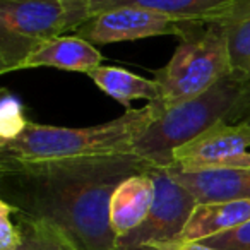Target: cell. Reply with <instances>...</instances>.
<instances>
[{
	"label": "cell",
	"mask_w": 250,
	"mask_h": 250,
	"mask_svg": "<svg viewBox=\"0 0 250 250\" xmlns=\"http://www.w3.org/2000/svg\"><path fill=\"white\" fill-rule=\"evenodd\" d=\"M158 115L156 108L147 103L141 110H127L122 117L106 124L83 129L22 120L18 129L2 136L0 160L38 163L132 153L136 143Z\"/></svg>",
	"instance_id": "cell-2"
},
{
	"label": "cell",
	"mask_w": 250,
	"mask_h": 250,
	"mask_svg": "<svg viewBox=\"0 0 250 250\" xmlns=\"http://www.w3.org/2000/svg\"><path fill=\"white\" fill-rule=\"evenodd\" d=\"M16 208L0 199V250H18L22 243V228Z\"/></svg>",
	"instance_id": "cell-17"
},
{
	"label": "cell",
	"mask_w": 250,
	"mask_h": 250,
	"mask_svg": "<svg viewBox=\"0 0 250 250\" xmlns=\"http://www.w3.org/2000/svg\"><path fill=\"white\" fill-rule=\"evenodd\" d=\"M22 228V243L18 250H81L77 243L59 226L43 219L26 218L16 209Z\"/></svg>",
	"instance_id": "cell-16"
},
{
	"label": "cell",
	"mask_w": 250,
	"mask_h": 250,
	"mask_svg": "<svg viewBox=\"0 0 250 250\" xmlns=\"http://www.w3.org/2000/svg\"><path fill=\"white\" fill-rule=\"evenodd\" d=\"M167 170L194 195L197 204L250 201V168L184 171L168 167Z\"/></svg>",
	"instance_id": "cell-9"
},
{
	"label": "cell",
	"mask_w": 250,
	"mask_h": 250,
	"mask_svg": "<svg viewBox=\"0 0 250 250\" xmlns=\"http://www.w3.org/2000/svg\"><path fill=\"white\" fill-rule=\"evenodd\" d=\"M91 18L89 0H0V74L16 72L40 45Z\"/></svg>",
	"instance_id": "cell-5"
},
{
	"label": "cell",
	"mask_w": 250,
	"mask_h": 250,
	"mask_svg": "<svg viewBox=\"0 0 250 250\" xmlns=\"http://www.w3.org/2000/svg\"><path fill=\"white\" fill-rule=\"evenodd\" d=\"M250 125L219 122L175 149L173 168L184 171L250 168Z\"/></svg>",
	"instance_id": "cell-7"
},
{
	"label": "cell",
	"mask_w": 250,
	"mask_h": 250,
	"mask_svg": "<svg viewBox=\"0 0 250 250\" xmlns=\"http://www.w3.org/2000/svg\"><path fill=\"white\" fill-rule=\"evenodd\" d=\"M214 21L226 33L233 69L250 74V0H233Z\"/></svg>",
	"instance_id": "cell-15"
},
{
	"label": "cell",
	"mask_w": 250,
	"mask_h": 250,
	"mask_svg": "<svg viewBox=\"0 0 250 250\" xmlns=\"http://www.w3.org/2000/svg\"><path fill=\"white\" fill-rule=\"evenodd\" d=\"M87 76L103 93L122 103L127 110H130V101L134 100H146L149 103L160 96V87L154 79L136 76L118 67L100 65L87 72Z\"/></svg>",
	"instance_id": "cell-14"
},
{
	"label": "cell",
	"mask_w": 250,
	"mask_h": 250,
	"mask_svg": "<svg viewBox=\"0 0 250 250\" xmlns=\"http://www.w3.org/2000/svg\"><path fill=\"white\" fill-rule=\"evenodd\" d=\"M202 243L218 250H250V221L243 223L229 231L202 240Z\"/></svg>",
	"instance_id": "cell-18"
},
{
	"label": "cell",
	"mask_w": 250,
	"mask_h": 250,
	"mask_svg": "<svg viewBox=\"0 0 250 250\" xmlns=\"http://www.w3.org/2000/svg\"><path fill=\"white\" fill-rule=\"evenodd\" d=\"M101 62L103 55L98 52L93 43L86 42L77 35H63L40 45L16 67V70L53 67L69 72L87 74L100 67Z\"/></svg>",
	"instance_id": "cell-10"
},
{
	"label": "cell",
	"mask_w": 250,
	"mask_h": 250,
	"mask_svg": "<svg viewBox=\"0 0 250 250\" xmlns=\"http://www.w3.org/2000/svg\"><path fill=\"white\" fill-rule=\"evenodd\" d=\"M245 124H249V125H250V117H249V118H247V120H245Z\"/></svg>",
	"instance_id": "cell-20"
},
{
	"label": "cell",
	"mask_w": 250,
	"mask_h": 250,
	"mask_svg": "<svg viewBox=\"0 0 250 250\" xmlns=\"http://www.w3.org/2000/svg\"><path fill=\"white\" fill-rule=\"evenodd\" d=\"M149 170L125 178L115 188L110 199V226L115 236L130 233L149 214L156 197V184Z\"/></svg>",
	"instance_id": "cell-11"
},
{
	"label": "cell",
	"mask_w": 250,
	"mask_h": 250,
	"mask_svg": "<svg viewBox=\"0 0 250 250\" xmlns=\"http://www.w3.org/2000/svg\"><path fill=\"white\" fill-rule=\"evenodd\" d=\"M175 250H218V249H212V247L206 245L202 242H190V243H180Z\"/></svg>",
	"instance_id": "cell-19"
},
{
	"label": "cell",
	"mask_w": 250,
	"mask_h": 250,
	"mask_svg": "<svg viewBox=\"0 0 250 250\" xmlns=\"http://www.w3.org/2000/svg\"><path fill=\"white\" fill-rule=\"evenodd\" d=\"M201 21H178L139 7H117L87 19L76 31L86 42L96 45L136 42L161 35L184 38Z\"/></svg>",
	"instance_id": "cell-8"
},
{
	"label": "cell",
	"mask_w": 250,
	"mask_h": 250,
	"mask_svg": "<svg viewBox=\"0 0 250 250\" xmlns=\"http://www.w3.org/2000/svg\"><path fill=\"white\" fill-rule=\"evenodd\" d=\"M250 221V201L197 204L182 233L180 243L202 242Z\"/></svg>",
	"instance_id": "cell-13"
},
{
	"label": "cell",
	"mask_w": 250,
	"mask_h": 250,
	"mask_svg": "<svg viewBox=\"0 0 250 250\" xmlns=\"http://www.w3.org/2000/svg\"><path fill=\"white\" fill-rule=\"evenodd\" d=\"M170 62L154 70L160 96L149 101L158 113L199 96L233 70L228 38L218 21H201L180 38Z\"/></svg>",
	"instance_id": "cell-4"
},
{
	"label": "cell",
	"mask_w": 250,
	"mask_h": 250,
	"mask_svg": "<svg viewBox=\"0 0 250 250\" xmlns=\"http://www.w3.org/2000/svg\"><path fill=\"white\" fill-rule=\"evenodd\" d=\"M151 167L134 153L38 163L0 160V199L26 218L59 226L81 250H111L117 240L111 195L125 178Z\"/></svg>",
	"instance_id": "cell-1"
},
{
	"label": "cell",
	"mask_w": 250,
	"mask_h": 250,
	"mask_svg": "<svg viewBox=\"0 0 250 250\" xmlns=\"http://www.w3.org/2000/svg\"><path fill=\"white\" fill-rule=\"evenodd\" d=\"M250 117V74L233 69L199 96L158 115L132 153L154 167L173 165V153L219 122L245 124Z\"/></svg>",
	"instance_id": "cell-3"
},
{
	"label": "cell",
	"mask_w": 250,
	"mask_h": 250,
	"mask_svg": "<svg viewBox=\"0 0 250 250\" xmlns=\"http://www.w3.org/2000/svg\"><path fill=\"white\" fill-rule=\"evenodd\" d=\"M233 0H89L93 16L117 7H139L178 21H214Z\"/></svg>",
	"instance_id": "cell-12"
},
{
	"label": "cell",
	"mask_w": 250,
	"mask_h": 250,
	"mask_svg": "<svg viewBox=\"0 0 250 250\" xmlns=\"http://www.w3.org/2000/svg\"><path fill=\"white\" fill-rule=\"evenodd\" d=\"M156 197L147 218L127 235L117 236L111 250H175L194 212L195 197L163 167H151Z\"/></svg>",
	"instance_id": "cell-6"
}]
</instances>
